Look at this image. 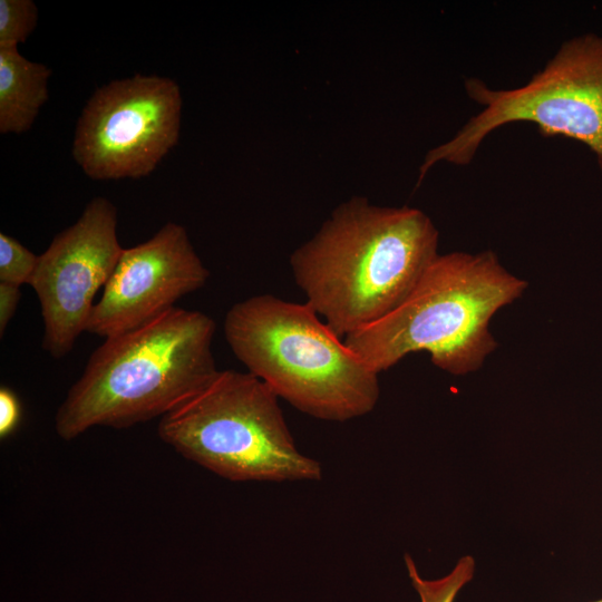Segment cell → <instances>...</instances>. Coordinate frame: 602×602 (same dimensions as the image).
<instances>
[{
	"mask_svg": "<svg viewBox=\"0 0 602 602\" xmlns=\"http://www.w3.org/2000/svg\"><path fill=\"white\" fill-rule=\"evenodd\" d=\"M438 231L420 210L352 197L290 256L305 302L341 339L399 308L438 256Z\"/></svg>",
	"mask_w": 602,
	"mask_h": 602,
	"instance_id": "cell-1",
	"label": "cell"
},
{
	"mask_svg": "<svg viewBox=\"0 0 602 602\" xmlns=\"http://www.w3.org/2000/svg\"><path fill=\"white\" fill-rule=\"evenodd\" d=\"M214 332L207 314L174 307L106 338L57 410L58 436L71 440L96 426L127 428L163 417L217 373Z\"/></svg>",
	"mask_w": 602,
	"mask_h": 602,
	"instance_id": "cell-2",
	"label": "cell"
},
{
	"mask_svg": "<svg viewBox=\"0 0 602 602\" xmlns=\"http://www.w3.org/2000/svg\"><path fill=\"white\" fill-rule=\"evenodd\" d=\"M224 336L247 372L311 417L342 423L378 402L379 373L307 302L271 294L242 300L227 311Z\"/></svg>",
	"mask_w": 602,
	"mask_h": 602,
	"instance_id": "cell-3",
	"label": "cell"
},
{
	"mask_svg": "<svg viewBox=\"0 0 602 602\" xmlns=\"http://www.w3.org/2000/svg\"><path fill=\"white\" fill-rule=\"evenodd\" d=\"M526 285L492 251L438 254L399 308L343 341L378 373L424 350L438 368L465 375L497 346L492 317Z\"/></svg>",
	"mask_w": 602,
	"mask_h": 602,
	"instance_id": "cell-4",
	"label": "cell"
},
{
	"mask_svg": "<svg viewBox=\"0 0 602 602\" xmlns=\"http://www.w3.org/2000/svg\"><path fill=\"white\" fill-rule=\"evenodd\" d=\"M158 436L185 458L233 482L320 480L301 453L279 397L250 372L227 369L161 417Z\"/></svg>",
	"mask_w": 602,
	"mask_h": 602,
	"instance_id": "cell-5",
	"label": "cell"
},
{
	"mask_svg": "<svg viewBox=\"0 0 602 602\" xmlns=\"http://www.w3.org/2000/svg\"><path fill=\"white\" fill-rule=\"evenodd\" d=\"M465 89L484 108L449 140L426 154L418 183L439 162L468 165L489 134L520 122L535 124L544 137L583 143L602 171L601 36L591 32L564 41L545 67L521 87L494 90L477 78H468Z\"/></svg>",
	"mask_w": 602,
	"mask_h": 602,
	"instance_id": "cell-6",
	"label": "cell"
},
{
	"mask_svg": "<svg viewBox=\"0 0 602 602\" xmlns=\"http://www.w3.org/2000/svg\"><path fill=\"white\" fill-rule=\"evenodd\" d=\"M182 107L181 89L168 77L137 74L113 80L86 103L72 156L93 179L147 176L177 144Z\"/></svg>",
	"mask_w": 602,
	"mask_h": 602,
	"instance_id": "cell-7",
	"label": "cell"
},
{
	"mask_svg": "<svg viewBox=\"0 0 602 602\" xmlns=\"http://www.w3.org/2000/svg\"><path fill=\"white\" fill-rule=\"evenodd\" d=\"M116 229L115 205L95 197L79 219L38 255L28 284L40 303L42 348L54 358L68 355L86 331L94 297L108 282L124 250Z\"/></svg>",
	"mask_w": 602,
	"mask_h": 602,
	"instance_id": "cell-8",
	"label": "cell"
},
{
	"mask_svg": "<svg viewBox=\"0 0 602 602\" xmlns=\"http://www.w3.org/2000/svg\"><path fill=\"white\" fill-rule=\"evenodd\" d=\"M208 278L186 229L168 222L146 242L123 250L86 331L106 339L140 328Z\"/></svg>",
	"mask_w": 602,
	"mask_h": 602,
	"instance_id": "cell-9",
	"label": "cell"
},
{
	"mask_svg": "<svg viewBox=\"0 0 602 602\" xmlns=\"http://www.w3.org/2000/svg\"><path fill=\"white\" fill-rule=\"evenodd\" d=\"M51 69L35 62L18 48L0 49V133L29 130L49 98Z\"/></svg>",
	"mask_w": 602,
	"mask_h": 602,
	"instance_id": "cell-10",
	"label": "cell"
},
{
	"mask_svg": "<svg viewBox=\"0 0 602 602\" xmlns=\"http://www.w3.org/2000/svg\"><path fill=\"white\" fill-rule=\"evenodd\" d=\"M405 564L421 602H454L475 573V561L470 555L460 557L447 575L436 580L423 579L409 554H405Z\"/></svg>",
	"mask_w": 602,
	"mask_h": 602,
	"instance_id": "cell-11",
	"label": "cell"
},
{
	"mask_svg": "<svg viewBox=\"0 0 602 602\" xmlns=\"http://www.w3.org/2000/svg\"><path fill=\"white\" fill-rule=\"evenodd\" d=\"M38 18L31 0H0V49L18 48L32 33Z\"/></svg>",
	"mask_w": 602,
	"mask_h": 602,
	"instance_id": "cell-12",
	"label": "cell"
},
{
	"mask_svg": "<svg viewBox=\"0 0 602 602\" xmlns=\"http://www.w3.org/2000/svg\"><path fill=\"white\" fill-rule=\"evenodd\" d=\"M38 262V255L14 237L0 233V282L21 287L28 284Z\"/></svg>",
	"mask_w": 602,
	"mask_h": 602,
	"instance_id": "cell-13",
	"label": "cell"
},
{
	"mask_svg": "<svg viewBox=\"0 0 602 602\" xmlns=\"http://www.w3.org/2000/svg\"><path fill=\"white\" fill-rule=\"evenodd\" d=\"M21 416L20 402L8 387L0 388V437L7 438L17 428Z\"/></svg>",
	"mask_w": 602,
	"mask_h": 602,
	"instance_id": "cell-14",
	"label": "cell"
},
{
	"mask_svg": "<svg viewBox=\"0 0 602 602\" xmlns=\"http://www.w3.org/2000/svg\"><path fill=\"white\" fill-rule=\"evenodd\" d=\"M20 287L0 282V334L3 332L13 317L20 300Z\"/></svg>",
	"mask_w": 602,
	"mask_h": 602,
	"instance_id": "cell-15",
	"label": "cell"
},
{
	"mask_svg": "<svg viewBox=\"0 0 602 602\" xmlns=\"http://www.w3.org/2000/svg\"><path fill=\"white\" fill-rule=\"evenodd\" d=\"M592 602H602V599H600V600H596V601H592Z\"/></svg>",
	"mask_w": 602,
	"mask_h": 602,
	"instance_id": "cell-16",
	"label": "cell"
}]
</instances>
